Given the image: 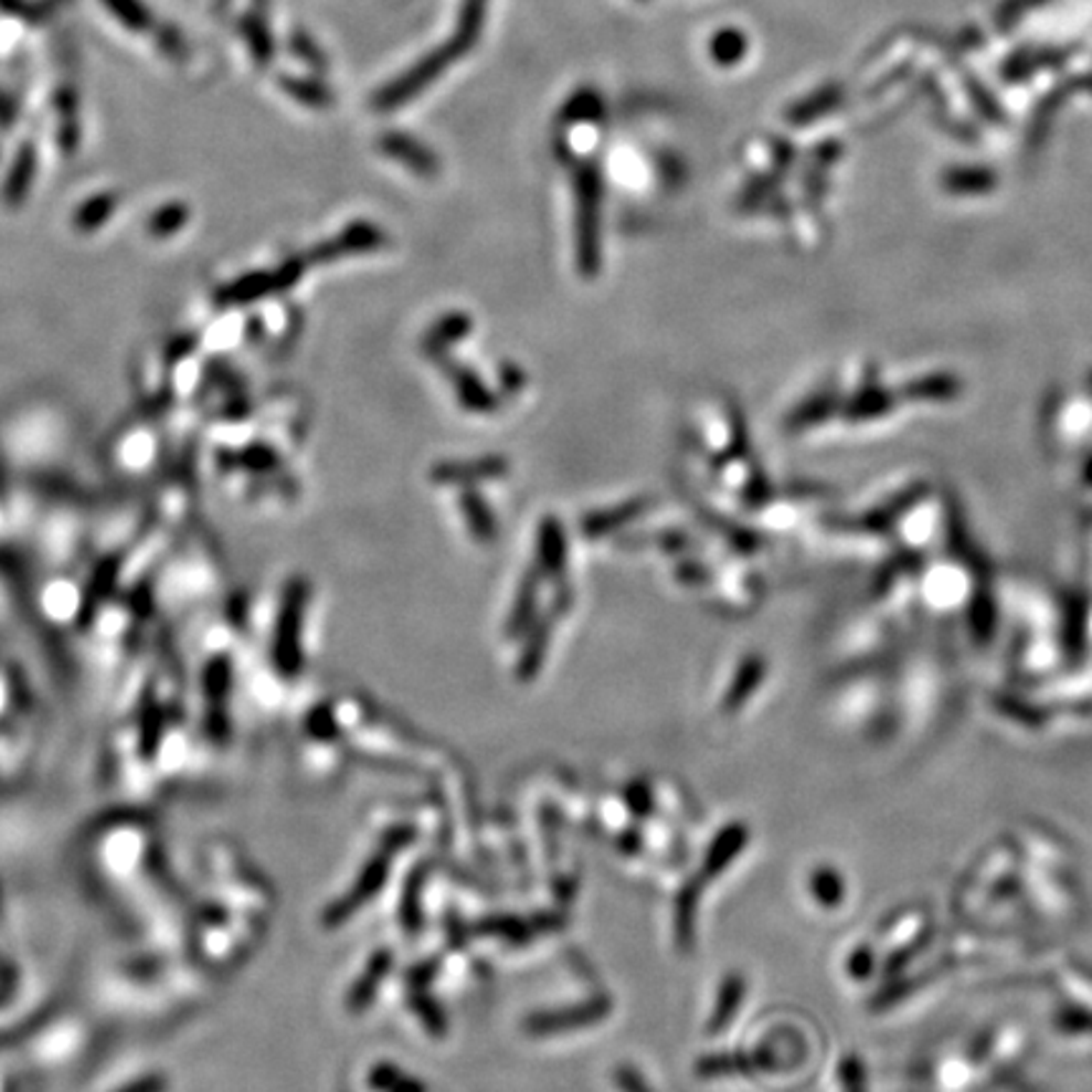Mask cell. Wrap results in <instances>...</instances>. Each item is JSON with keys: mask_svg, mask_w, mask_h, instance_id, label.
<instances>
[{"mask_svg": "<svg viewBox=\"0 0 1092 1092\" xmlns=\"http://www.w3.org/2000/svg\"><path fill=\"white\" fill-rule=\"evenodd\" d=\"M388 872H390V852H380L378 858H374L370 865H367V870L362 872V878L354 882L352 893H349L344 898V901L335 908V921L347 919V915H352L362 903L370 901V898L374 893H378V888L382 886V880L388 878Z\"/></svg>", "mask_w": 1092, "mask_h": 1092, "instance_id": "cell-2", "label": "cell"}, {"mask_svg": "<svg viewBox=\"0 0 1092 1092\" xmlns=\"http://www.w3.org/2000/svg\"><path fill=\"white\" fill-rule=\"evenodd\" d=\"M609 1015V999H594L587 1004H576L570 1009H559V1011H547V1015H534L527 1019L529 1035H559L564 1029H576L584 1025H594V1021L605 1019Z\"/></svg>", "mask_w": 1092, "mask_h": 1092, "instance_id": "cell-1", "label": "cell"}, {"mask_svg": "<svg viewBox=\"0 0 1092 1092\" xmlns=\"http://www.w3.org/2000/svg\"><path fill=\"white\" fill-rule=\"evenodd\" d=\"M463 511L468 513L470 529H474L476 537L488 539V537L494 534V519H491V513H488L486 506L480 503L476 499V496H468V499H463Z\"/></svg>", "mask_w": 1092, "mask_h": 1092, "instance_id": "cell-9", "label": "cell"}, {"mask_svg": "<svg viewBox=\"0 0 1092 1092\" xmlns=\"http://www.w3.org/2000/svg\"><path fill=\"white\" fill-rule=\"evenodd\" d=\"M744 989H746V984L739 974H729L727 978H723V984L719 989V999H715V1011L709 1021V1027H706L711 1035H719L723 1027L731 1025V1019L736 1017V1009H739L741 999H744Z\"/></svg>", "mask_w": 1092, "mask_h": 1092, "instance_id": "cell-4", "label": "cell"}, {"mask_svg": "<svg viewBox=\"0 0 1092 1092\" xmlns=\"http://www.w3.org/2000/svg\"><path fill=\"white\" fill-rule=\"evenodd\" d=\"M390 964H392L390 948H382V951H378V954L372 956V961H370V966H367L364 976L354 986L352 999H349V1007H352V1009H362V1007H367V1004L372 1001L374 994H378V984L390 972Z\"/></svg>", "mask_w": 1092, "mask_h": 1092, "instance_id": "cell-5", "label": "cell"}, {"mask_svg": "<svg viewBox=\"0 0 1092 1092\" xmlns=\"http://www.w3.org/2000/svg\"><path fill=\"white\" fill-rule=\"evenodd\" d=\"M630 799L637 805V809L645 812V807H650V794L648 789H633L630 792Z\"/></svg>", "mask_w": 1092, "mask_h": 1092, "instance_id": "cell-12", "label": "cell"}, {"mask_svg": "<svg viewBox=\"0 0 1092 1092\" xmlns=\"http://www.w3.org/2000/svg\"><path fill=\"white\" fill-rule=\"evenodd\" d=\"M756 678H759V666H754V662H749V666H744L739 670V676L736 680H733V686L731 690L727 693V698H723V703H721V709L723 711H736L741 703H744V698L754 690L756 686Z\"/></svg>", "mask_w": 1092, "mask_h": 1092, "instance_id": "cell-8", "label": "cell"}, {"mask_svg": "<svg viewBox=\"0 0 1092 1092\" xmlns=\"http://www.w3.org/2000/svg\"><path fill=\"white\" fill-rule=\"evenodd\" d=\"M476 463H466L463 468H456V466H448V468H443V480H456V478H466V480H474V478H488V476H496V474H501V463H494L491 460H480L478 463V468H474Z\"/></svg>", "mask_w": 1092, "mask_h": 1092, "instance_id": "cell-10", "label": "cell"}, {"mask_svg": "<svg viewBox=\"0 0 1092 1092\" xmlns=\"http://www.w3.org/2000/svg\"><path fill=\"white\" fill-rule=\"evenodd\" d=\"M468 331V319H463V317H456V319H448L445 321V327H435L433 329V335H431V349L433 347H445L450 342L453 337H463Z\"/></svg>", "mask_w": 1092, "mask_h": 1092, "instance_id": "cell-11", "label": "cell"}, {"mask_svg": "<svg viewBox=\"0 0 1092 1092\" xmlns=\"http://www.w3.org/2000/svg\"><path fill=\"white\" fill-rule=\"evenodd\" d=\"M539 559H541V566H544L549 574H556V572L564 570V559H566L564 537H562V529H559L554 521H549V523H544V527H541Z\"/></svg>", "mask_w": 1092, "mask_h": 1092, "instance_id": "cell-7", "label": "cell"}, {"mask_svg": "<svg viewBox=\"0 0 1092 1092\" xmlns=\"http://www.w3.org/2000/svg\"><path fill=\"white\" fill-rule=\"evenodd\" d=\"M746 845V829L744 825H729L723 827V833L715 837L709 855L703 860V878H715L721 876L723 868L736 858L741 852V847Z\"/></svg>", "mask_w": 1092, "mask_h": 1092, "instance_id": "cell-3", "label": "cell"}, {"mask_svg": "<svg viewBox=\"0 0 1092 1092\" xmlns=\"http://www.w3.org/2000/svg\"><path fill=\"white\" fill-rule=\"evenodd\" d=\"M698 882H690L683 888L676 905V941L680 948L693 946V929H696V908H698Z\"/></svg>", "mask_w": 1092, "mask_h": 1092, "instance_id": "cell-6", "label": "cell"}]
</instances>
